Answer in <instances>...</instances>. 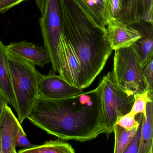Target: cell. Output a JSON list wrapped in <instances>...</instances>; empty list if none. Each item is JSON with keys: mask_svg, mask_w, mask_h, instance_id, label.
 Listing matches in <instances>:
<instances>
[{"mask_svg": "<svg viewBox=\"0 0 153 153\" xmlns=\"http://www.w3.org/2000/svg\"><path fill=\"white\" fill-rule=\"evenodd\" d=\"M27 119L46 133L62 140L84 142L94 139L105 131L101 86L62 99L39 96Z\"/></svg>", "mask_w": 153, "mask_h": 153, "instance_id": "6da1fadb", "label": "cell"}, {"mask_svg": "<svg viewBox=\"0 0 153 153\" xmlns=\"http://www.w3.org/2000/svg\"><path fill=\"white\" fill-rule=\"evenodd\" d=\"M62 33L80 62V88L91 85L112 53L105 29L93 25L75 0H58Z\"/></svg>", "mask_w": 153, "mask_h": 153, "instance_id": "7a4b0ae2", "label": "cell"}, {"mask_svg": "<svg viewBox=\"0 0 153 153\" xmlns=\"http://www.w3.org/2000/svg\"><path fill=\"white\" fill-rule=\"evenodd\" d=\"M7 61L16 101L18 119L21 124L27 118L39 96L38 85L42 74L35 66L7 49Z\"/></svg>", "mask_w": 153, "mask_h": 153, "instance_id": "3957f363", "label": "cell"}, {"mask_svg": "<svg viewBox=\"0 0 153 153\" xmlns=\"http://www.w3.org/2000/svg\"><path fill=\"white\" fill-rule=\"evenodd\" d=\"M114 51L112 72L117 85L129 95L146 92L144 68L134 44Z\"/></svg>", "mask_w": 153, "mask_h": 153, "instance_id": "277c9868", "label": "cell"}, {"mask_svg": "<svg viewBox=\"0 0 153 153\" xmlns=\"http://www.w3.org/2000/svg\"><path fill=\"white\" fill-rule=\"evenodd\" d=\"M99 85L105 133L108 135L113 132L120 118L130 112L134 95H129L117 85L112 71L103 77Z\"/></svg>", "mask_w": 153, "mask_h": 153, "instance_id": "5b68a950", "label": "cell"}, {"mask_svg": "<svg viewBox=\"0 0 153 153\" xmlns=\"http://www.w3.org/2000/svg\"><path fill=\"white\" fill-rule=\"evenodd\" d=\"M39 23L45 48L51 59L53 70L60 74L62 68V28L58 0H46Z\"/></svg>", "mask_w": 153, "mask_h": 153, "instance_id": "8992f818", "label": "cell"}, {"mask_svg": "<svg viewBox=\"0 0 153 153\" xmlns=\"http://www.w3.org/2000/svg\"><path fill=\"white\" fill-rule=\"evenodd\" d=\"M38 89L40 96L51 99L66 98L84 92L83 89L69 84L60 75L53 73L42 75L39 80Z\"/></svg>", "mask_w": 153, "mask_h": 153, "instance_id": "52a82bcc", "label": "cell"}, {"mask_svg": "<svg viewBox=\"0 0 153 153\" xmlns=\"http://www.w3.org/2000/svg\"><path fill=\"white\" fill-rule=\"evenodd\" d=\"M108 41L113 50L129 47L142 36L136 23L126 24L117 19H113L105 26Z\"/></svg>", "mask_w": 153, "mask_h": 153, "instance_id": "ba28073f", "label": "cell"}, {"mask_svg": "<svg viewBox=\"0 0 153 153\" xmlns=\"http://www.w3.org/2000/svg\"><path fill=\"white\" fill-rule=\"evenodd\" d=\"M117 20L126 24L146 22L153 24V0H121Z\"/></svg>", "mask_w": 153, "mask_h": 153, "instance_id": "9c48e42d", "label": "cell"}, {"mask_svg": "<svg viewBox=\"0 0 153 153\" xmlns=\"http://www.w3.org/2000/svg\"><path fill=\"white\" fill-rule=\"evenodd\" d=\"M8 104L0 115V153H16L15 139L21 123Z\"/></svg>", "mask_w": 153, "mask_h": 153, "instance_id": "30bf717a", "label": "cell"}, {"mask_svg": "<svg viewBox=\"0 0 153 153\" xmlns=\"http://www.w3.org/2000/svg\"><path fill=\"white\" fill-rule=\"evenodd\" d=\"M61 43L62 68L59 75L71 85L80 88V62L73 47L64 38L62 33Z\"/></svg>", "mask_w": 153, "mask_h": 153, "instance_id": "8fae6325", "label": "cell"}, {"mask_svg": "<svg viewBox=\"0 0 153 153\" xmlns=\"http://www.w3.org/2000/svg\"><path fill=\"white\" fill-rule=\"evenodd\" d=\"M86 14L93 25L105 29V26L114 19L112 0H75Z\"/></svg>", "mask_w": 153, "mask_h": 153, "instance_id": "7c38bea8", "label": "cell"}, {"mask_svg": "<svg viewBox=\"0 0 153 153\" xmlns=\"http://www.w3.org/2000/svg\"><path fill=\"white\" fill-rule=\"evenodd\" d=\"M6 47L11 53L34 66L43 68L45 65L51 62L45 48L35 44L23 41L10 43Z\"/></svg>", "mask_w": 153, "mask_h": 153, "instance_id": "4fadbf2b", "label": "cell"}, {"mask_svg": "<svg viewBox=\"0 0 153 153\" xmlns=\"http://www.w3.org/2000/svg\"><path fill=\"white\" fill-rule=\"evenodd\" d=\"M135 23L142 36L134 44L140 64L145 68L153 58V24L142 21Z\"/></svg>", "mask_w": 153, "mask_h": 153, "instance_id": "5bb4252c", "label": "cell"}, {"mask_svg": "<svg viewBox=\"0 0 153 153\" xmlns=\"http://www.w3.org/2000/svg\"><path fill=\"white\" fill-rule=\"evenodd\" d=\"M0 96L16 109V104L7 61V48L0 40Z\"/></svg>", "mask_w": 153, "mask_h": 153, "instance_id": "9a60e30c", "label": "cell"}, {"mask_svg": "<svg viewBox=\"0 0 153 153\" xmlns=\"http://www.w3.org/2000/svg\"><path fill=\"white\" fill-rule=\"evenodd\" d=\"M153 102H149L147 103L146 112L143 114L138 153H153Z\"/></svg>", "mask_w": 153, "mask_h": 153, "instance_id": "2e32d148", "label": "cell"}, {"mask_svg": "<svg viewBox=\"0 0 153 153\" xmlns=\"http://www.w3.org/2000/svg\"><path fill=\"white\" fill-rule=\"evenodd\" d=\"M19 153H74L72 146L61 140L46 141L41 145H36L32 148L22 149Z\"/></svg>", "mask_w": 153, "mask_h": 153, "instance_id": "e0dca14e", "label": "cell"}, {"mask_svg": "<svg viewBox=\"0 0 153 153\" xmlns=\"http://www.w3.org/2000/svg\"><path fill=\"white\" fill-rule=\"evenodd\" d=\"M138 128L126 129L116 124L114 128V153H123L127 145L137 131Z\"/></svg>", "mask_w": 153, "mask_h": 153, "instance_id": "ac0fdd59", "label": "cell"}, {"mask_svg": "<svg viewBox=\"0 0 153 153\" xmlns=\"http://www.w3.org/2000/svg\"><path fill=\"white\" fill-rule=\"evenodd\" d=\"M134 102L130 112L136 116L139 114H144L146 112L147 103L153 102L149 98L147 92L134 95Z\"/></svg>", "mask_w": 153, "mask_h": 153, "instance_id": "d6986e66", "label": "cell"}, {"mask_svg": "<svg viewBox=\"0 0 153 153\" xmlns=\"http://www.w3.org/2000/svg\"><path fill=\"white\" fill-rule=\"evenodd\" d=\"M143 114H141L140 118V123L137 131L129 142L123 153H138L140 142L141 128L142 126Z\"/></svg>", "mask_w": 153, "mask_h": 153, "instance_id": "ffe728a7", "label": "cell"}, {"mask_svg": "<svg viewBox=\"0 0 153 153\" xmlns=\"http://www.w3.org/2000/svg\"><path fill=\"white\" fill-rule=\"evenodd\" d=\"M144 73L146 84L148 97L151 101H153V59L144 68Z\"/></svg>", "mask_w": 153, "mask_h": 153, "instance_id": "44dd1931", "label": "cell"}, {"mask_svg": "<svg viewBox=\"0 0 153 153\" xmlns=\"http://www.w3.org/2000/svg\"><path fill=\"white\" fill-rule=\"evenodd\" d=\"M36 145L32 144L27 137L26 134L24 131L21 124L19 126L18 130L15 139V146L23 148L25 149L32 148Z\"/></svg>", "mask_w": 153, "mask_h": 153, "instance_id": "7402d4cb", "label": "cell"}, {"mask_svg": "<svg viewBox=\"0 0 153 153\" xmlns=\"http://www.w3.org/2000/svg\"><path fill=\"white\" fill-rule=\"evenodd\" d=\"M135 117V115L129 112L121 117L116 124L126 129H131L138 128L139 125L140 121L139 120H136Z\"/></svg>", "mask_w": 153, "mask_h": 153, "instance_id": "603a6c76", "label": "cell"}, {"mask_svg": "<svg viewBox=\"0 0 153 153\" xmlns=\"http://www.w3.org/2000/svg\"><path fill=\"white\" fill-rule=\"evenodd\" d=\"M27 0H1L0 2V14H4L10 9Z\"/></svg>", "mask_w": 153, "mask_h": 153, "instance_id": "cb8c5ba5", "label": "cell"}, {"mask_svg": "<svg viewBox=\"0 0 153 153\" xmlns=\"http://www.w3.org/2000/svg\"><path fill=\"white\" fill-rule=\"evenodd\" d=\"M36 6L38 7L42 15L43 14L45 9L46 0H35Z\"/></svg>", "mask_w": 153, "mask_h": 153, "instance_id": "d4e9b609", "label": "cell"}, {"mask_svg": "<svg viewBox=\"0 0 153 153\" xmlns=\"http://www.w3.org/2000/svg\"><path fill=\"white\" fill-rule=\"evenodd\" d=\"M7 104H8L7 100L3 98L2 96H0V115L3 111L4 106Z\"/></svg>", "mask_w": 153, "mask_h": 153, "instance_id": "484cf974", "label": "cell"}, {"mask_svg": "<svg viewBox=\"0 0 153 153\" xmlns=\"http://www.w3.org/2000/svg\"><path fill=\"white\" fill-rule=\"evenodd\" d=\"M1 0H0V2H1Z\"/></svg>", "mask_w": 153, "mask_h": 153, "instance_id": "4316f807", "label": "cell"}]
</instances>
